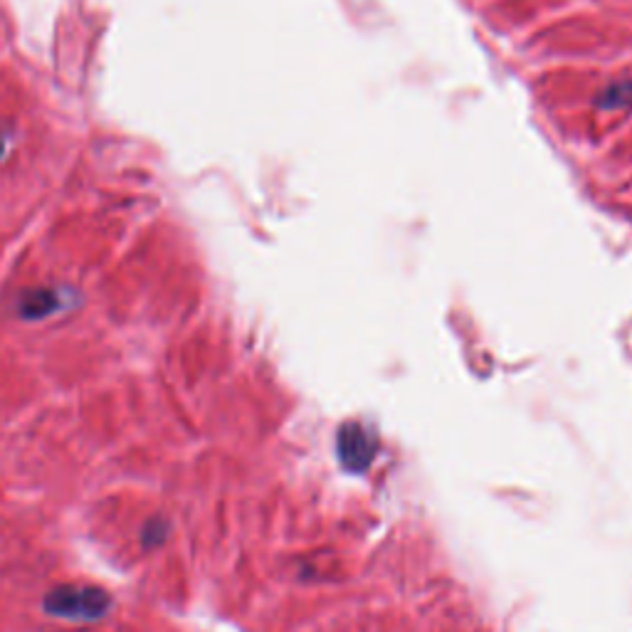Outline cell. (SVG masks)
<instances>
[{"label":"cell","mask_w":632,"mask_h":632,"mask_svg":"<svg viewBox=\"0 0 632 632\" xmlns=\"http://www.w3.org/2000/svg\"><path fill=\"white\" fill-rule=\"evenodd\" d=\"M43 608L50 618L70 620V622H97L107 616L111 608V596L99 586H80V583H68V586L52 588L43 600Z\"/></svg>","instance_id":"6da1fadb"},{"label":"cell","mask_w":632,"mask_h":632,"mask_svg":"<svg viewBox=\"0 0 632 632\" xmlns=\"http://www.w3.org/2000/svg\"><path fill=\"white\" fill-rule=\"evenodd\" d=\"M375 450H379V440H375L371 430L358 426V422H348L338 432V455H342L344 467L351 472H363L371 467Z\"/></svg>","instance_id":"7a4b0ae2"},{"label":"cell","mask_w":632,"mask_h":632,"mask_svg":"<svg viewBox=\"0 0 632 632\" xmlns=\"http://www.w3.org/2000/svg\"><path fill=\"white\" fill-rule=\"evenodd\" d=\"M168 539V522L164 516H154L148 518L144 524V529H141V544H144V549H158L164 541Z\"/></svg>","instance_id":"3957f363"},{"label":"cell","mask_w":632,"mask_h":632,"mask_svg":"<svg viewBox=\"0 0 632 632\" xmlns=\"http://www.w3.org/2000/svg\"><path fill=\"white\" fill-rule=\"evenodd\" d=\"M603 104L606 109H620V107H630L632 104V84L620 82L608 87V92L603 94Z\"/></svg>","instance_id":"277c9868"},{"label":"cell","mask_w":632,"mask_h":632,"mask_svg":"<svg viewBox=\"0 0 632 632\" xmlns=\"http://www.w3.org/2000/svg\"><path fill=\"white\" fill-rule=\"evenodd\" d=\"M5 148H8V144H5V139L0 136V158H3V154H5Z\"/></svg>","instance_id":"5b68a950"}]
</instances>
